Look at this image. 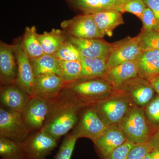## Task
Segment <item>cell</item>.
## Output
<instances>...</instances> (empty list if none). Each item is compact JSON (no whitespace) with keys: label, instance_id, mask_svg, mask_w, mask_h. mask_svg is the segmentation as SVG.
<instances>
[{"label":"cell","instance_id":"74e56055","mask_svg":"<svg viewBox=\"0 0 159 159\" xmlns=\"http://www.w3.org/2000/svg\"><path fill=\"white\" fill-rule=\"evenodd\" d=\"M149 82L153 87L157 94L159 95V76L151 80Z\"/></svg>","mask_w":159,"mask_h":159},{"label":"cell","instance_id":"5b68a950","mask_svg":"<svg viewBox=\"0 0 159 159\" xmlns=\"http://www.w3.org/2000/svg\"><path fill=\"white\" fill-rule=\"evenodd\" d=\"M133 104L125 97L113 93L92 105L102 122L108 126L118 124Z\"/></svg>","mask_w":159,"mask_h":159},{"label":"cell","instance_id":"8d00e7d4","mask_svg":"<svg viewBox=\"0 0 159 159\" xmlns=\"http://www.w3.org/2000/svg\"><path fill=\"white\" fill-rule=\"evenodd\" d=\"M152 150H159V128L157 129L148 141Z\"/></svg>","mask_w":159,"mask_h":159},{"label":"cell","instance_id":"5bb4252c","mask_svg":"<svg viewBox=\"0 0 159 159\" xmlns=\"http://www.w3.org/2000/svg\"><path fill=\"white\" fill-rule=\"evenodd\" d=\"M67 40L77 47L82 57L88 58L108 59L113 46L102 38L80 39L67 34Z\"/></svg>","mask_w":159,"mask_h":159},{"label":"cell","instance_id":"4dcf8cb0","mask_svg":"<svg viewBox=\"0 0 159 159\" xmlns=\"http://www.w3.org/2000/svg\"><path fill=\"white\" fill-rule=\"evenodd\" d=\"M144 111L149 121L157 129L159 128V95L157 94L144 107Z\"/></svg>","mask_w":159,"mask_h":159},{"label":"cell","instance_id":"4316f807","mask_svg":"<svg viewBox=\"0 0 159 159\" xmlns=\"http://www.w3.org/2000/svg\"><path fill=\"white\" fill-rule=\"evenodd\" d=\"M58 60L61 77L66 83L75 82L81 79L82 66L80 61Z\"/></svg>","mask_w":159,"mask_h":159},{"label":"cell","instance_id":"30bf717a","mask_svg":"<svg viewBox=\"0 0 159 159\" xmlns=\"http://www.w3.org/2000/svg\"><path fill=\"white\" fill-rule=\"evenodd\" d=\"M143 51L139 34L135 37H128L116 42L113 43L107 59V68H110L122 63L136 60Z\"/></svg>","mask_w":159,"mask_h":159},{"label":"cell","instance_id":"1f68e13d","mask_svg":"<svg viewBox=\"0 0 159 159\" xmlns=\"http://www.w3.org/2000/svg\"><path fill=\"white\" fill-rule=\"evenodd\" d=\"M146 7L143 0H127L122 6L121 12H129L141 20Z\"/></svg>","mask_w":159,"mask_h":159},{"label":"cell","instance_id":"d4e9b609","mask_svg":"<svg viewBox=\"0 0 159 159\" xmlns=\"http://www.w3.org/2000/svg\"><path fill=\"white\" fill-rule=\"evenodd\" d=\"M35 26L27 27L21 38L24 50L30 59H34L44 54L39 40Z\"/></svg>","mask_w":159,"mask_h":159},{"label":"cell","instance_id":"9a60e30c","mask_svg":"<svg viewBox=\"0 0 159 159\" xmlns=\"http://www.w3.org/2000/svg\"><path fill=\"white\" fill-rule=\"evenodd\" d=\"M17 64L13 44L0 42V83L1 86L15 83Z\"/></svg>","mask_w":159,"mask_h":159},{"label":"cell","instance_id":"603a6c76","mask_svg":"<svg viewBox=\"0 0 159 159\" xmlns=\"http://www.w3.org/2000/svg\"><path fill=\"white\" fill-rule=\"evenodd\" d=\"M107 59L82 57L80 60L82 66L80 80L102 78L108 69Z\"/></svg>","mask_w":159,"mask_h":159},{"label":"cell","instance_id":"44dd1931","mask_svg":"<svg viewBox=\"0 0 159 159\" xmlns=\"http://www.w3.org/2000/svg\"><path fill=\"white\" fill-rule=\"evenodd\" d=\"M122 13L118 10H104L92 14L99 31L103 36L111 37L114 29L124 24Z\"/></svg>","mask_w":159,"mask_h":159},{"label":"cell","instance_id":"7a4b0ae2","mask_svg":"<svg viewBox=\"0 0 159 159\" xmlns=\"http://www.w3.org/2000/svg\"><path fill=\"white\" fill-rule=\"evenodd\" d=\"M117 124L127 141L134 144L148 142L157 129L148 121L144 109L134 104Z\"/></svg>","mask_w":159,"mask_h":159},{"label":"cell","instance_id":"e575fe53","mask_svg":"<svg viewBox=\"0 0 159 159\" xmlns=\"http://www.w3.org/2000/svg\"><path fill=\"white\" fill-rule=\"evenodd\" d=\"M134 144L128 141H126L114 151L106 159H127L129 152Z\"/></svg>","mask_w":159,"mask_h":159},{"label":"cell","instance_id":"7c38bea8","mask_svg":"<svg viewBox=\"0 0 159 159\" xmlns=\"http://www.w3.org/2000/svg\"><path fill=\"white\" fill-rule=\"evenodd\" d=\"M57 142L42 130L31 134L22 143L25 159H47L57 147Z\"/></svg>","mask_w":159,"mask_h":159},{"label":"cell","instance_id":"6da1fadb","mask_svg":"<svg viewBox=\"0 0 159 159\" xmlns=\"http://www.w3.org/2000/svg\"><path fill=\"white\" fill-rule=\"evenodd\" d=\"M88 106L79 102L63 89L53 99V104L41 130L58 141L75 127L80 111Z\"/></svg>","mask_w":159,"mask_h":159},{"label":"cell","instance_id":"484cf974","mask_svg":"<svg viewBox=\"0 0 159 159\" xmlns=\"http://www.w3.org/2000/svg\"><path fill=\"white\" fill-rule=\"evenodd\" d=\"M0 157L2 159H25L23 143L0 136Z\"/></svg>","mask_w":159,"mask_h":159},{"label":"cell","instance_id":"cb8c5ba5","mask_svg":"<svg viewBox=\"0 0 159 159\" xmlns=\"http://www.w3.org/2000/svg\"><path fill=\"white\" fill-rule=\"evenodd\" d=\"M30 59L35 76L54 74L61 77L59 60L54 55L44 54L37 58Z\"/></svg>","mask_w":159,"mask_h":159},{"label":"cell","instance_id":"83f0119b","mask_svg":"<svg viewBox=\"0 0 159 159\" xmlns=\"http://www.w3.org/2000/svg\"><path fill=\"white\" fill-rule=\"evenodd\" d=\"M54 55L60 60L65 61H80L82 57L77 47L68 40L63 43Z\"/></svg>","mask_w":159,"mask_h":159},{"label":"cell","instance_id":"2e32d148","mask_svg":"<svg viewBox=\"0 0 159 159\" xmlns=\"http://www.w3.org/2000/svg\"><path fill=\"white\" fill-rule=\"evenodd\" d=\"M69 7L80 14L92 15L104 10H118L127 0H65Z\"/></svg>","mask_w":159,"mask_h":159},{"label":"cell","instance_id":"8fae6325","mask_svg":"<svg viewBox=\"0 0 159 159\" xmlns=\"http://www.w3.org/2000/svg\"><path fill=\"white\" fill-rule=\"evenodd\" d=\"M53 99H46L32 97L22 112L23 119L31 134L42 129Z\"/></svg>","mask_w":159,"mask_h":159},{"label":"cell","instance_id":"7402d4cb","mask_svg":"<svg viewBox=\"0 0 159 159\" xmlns=\"http://www.w3.org/2000/svg\"><path fill=\"white\" fill-rule=\"evenodd\" d=\"M39 40L44 54L54 55L60 46L67 40V34L62 30L53 29L38 34Z\"/></svg>","mask_w":159,"mask_h":159},{"label":"cell","instance_id":"ac0fdd59","mask_svg":"<svg viewBox=\"0 0 159 159\" xmlns=\"http://www.w3.org/2000/svg\"><path fill=\"white\" fill-rule=\"evenodd\" d=\"M66 84L60 76L56 74L36 76L34 97L46 99H54L61 93Z\"/></svg>","mask_w":159,"mask_h":159},{"label":"cell","instance_id":"d6986e66","mask_svg":"<svg viewBox=\"0 0 159 159\" xmlns=\"http://www.w3.org/2000/svg\"><path fill=\"white\" fill-rule=\"evenodd\" d=\"M139 76L136 60L122 63L107 69L101 78L117 87L129 80Z\"/></svg>","mask_w":159,"mask_h":159},{"label":"cell","instance_id":"9c48e42d","mask_svg":"<svg viewBox=\"0 0 159 159\" xmlns=\"http://www.w3.org/2000/svg\"><path fill=\"white\" fill-rule=\"evenodd\" d=\"M61 27L66 34L80 39L103 38L92 15L80 14L70 19L65 20Z\"/></svg>","mask_w":159,"mask_h":159},{"label":"cell","instance_id":"836d02e7","mask_svg":"<svg viewBox=\"0 0 159 159\" xmlns=\"http://www.w3.org/2000/svg\"><path fill=\"white\" fill-rule=\"evenodd\" d=\"M152 150L148 142L134 144L129 152L127 159H144Z\"/></svg>","mask_w":159,"mask_h":159},{"label":"cell","instance_id":"f1b7e54d","mask_svg":"<svg viewBox=\"0 0 159 159\" xmlns=\"http://www.w3.org/2000/svg\"><path fill=\"white\" fill-rule=\"evenodd\" d=\"M78 138L72 132L63 140L54 159H71Z\"/></svg>","mask_w":159,"mask_h":159},{"label":"cell","instance_id":"52a82bcc","mask_svg":"<svg viewBox=\"0 0 159 159\" xmlns=\"http://www.w3.org/2000/svg\"><path fill=\"white\" fill-rule=\"evenodd\" d=\"M107 127L93 105H89L80 111L78 122L71 132L78 139L87 138L94 142Z\"/></svg>","mask_w":159,"mask_h":159},{"label":"cell","instance_id":"277c9868","mask_svg":"<svg viewBox=\"0 0 159 159\" xmlns=\"http://www.w3.org/2000/svg\"><path fill=\"white\" fill-rule=\"evenodd\" d=\"M155 91L148 80L138 76L115 88L114 93L128 99L133 104L144 108L155 97Z\"/></svg>","mask_w":159,"mask_h":159},{"label":"cell","instance_id":"ab89813d","mask_svg":"<svg viewBox=\"0 0 159 159\" xmlns=\"http://www.w3.org/2000/svg\"><path fill=\"white\" fill-rule=\"evenodd\" d=\"M150 153L148 154V155L146 156L145 157V158H144V159H150Z\"/></svg>","mask_w":159,"mask_h":159},{"label":"cell","instance_id":"e0dca14e","mask_svg":"<svg viewBox=\"0 0 159 159\" xmlns=\"http://www.w3.org/2000/svg\"><path fill=\"white\" fill-rule=\"evenodd\" d=\"M31 97L16 83L1 86V106L10 110L22 113Z\"/></svg>","mask_w":159,"mask_h":159},{"label":"cell","instance_id":"ffe728a7","mask_svg":"<svg viewBox=\"0 0 159 159\" xmlns=\"http://www.w3.org/2000/svg\"><path fill=\"white\" fill-rule=\"evenodd\" d=\"M139 77L148 81L159 76V51H144L136 60Z\"/></svg>","mask_w":159,"mask_h":159},{"label":"cell","instance_id":"4fadbf2b","mask_svg":"<svg viewBox=\"0 0 159 159\" xmlns=\"http://www.w3.org/2000/svg\"><path fill=\"white\" fill-rule=\"evenodd\" d=\"M127 141L121 129L118 124H115L108 126L93 143L99 157L102 159H106Z\"/></svg>","mask_w":159,"mask_h":159},{"label":"cell","instance_id":"d590c367","mask_svg":"<svg viewBox=\"0 0 159 159\" xmlns=\"http://www.w3.org/2000/svg\"><path fill=\"white\" fill-rule=\"evenodd\" d=\"M146 7L153 12L159 20V0H143Z\"/></svg>","mask_w":159,"mask_h":159},{"label":"cell","instance_id":"8992f818","mask_svg":"<svg viewBox=\"0 0 159 159\" xmlns=\"http://www.w3.org/2000/svg\"><path fill=\"white\" fill-rule=\"evenodd\" d=\"M31 134L21 113L0 107V136L23 143Z\"/></svg>","mask_w":159,"mask_h":159},{"label":"cell","instance_id":"3957f363","mask_svg":"<svg viewBox=\"0 0 159 159\" xmlns=\"http://www.w3.org/2000/svg\"><path fill=\"white\" fill-rule=\"evenodd\" d=\"M64 89L79 102L92 105L111 96L115 88L106 80L97 78L80 80L67 83Z\"/></svg>","mask_w":159,"mask_h":159},{"label":"cell","instance_id":"d6a6232c","mask_svg":"<svg viewBox=\"0 0 159 159\" xmlns=\"http://www.w3.org/2000/svg\"><path fill=\"white\" fill-rule=\"evenodd\" d=\"M141 21L143 25L141 30H152L159 32V20L148 7L145 9Z\"/></svg>","mask_w":159,"mask_h":159},{"label":"cell","instance_id":"ba28073f","mask_svg":"<svg viewBox=\"0 0 159 159\" xmlns=\"http://www.w3.org/2000/svg\"><path fill=\"white\" fill-rule=\"evenodd\" d=\"M13 44L17 64V75L15 83L30 97H34L36 76L30 58L23 48L21 38L15 40Z\"/></svg>","mask_w":159,"mask_h":159},{"label":"cell","instance_id":"f35d334b","mask_svg":"<svg viewBox=\"0 0 159 159\" xmlns=\"http://www.w3.org/2000/svg\"><path fill=\"white\" fill-rule=\"evenodd\" d=\"M151 159H159V150H152L150 153Z\"/></svg>","mask_w":159,"mask_h":159},{"label":"cell","instance_id":"f546056e","mask_svg":"<svg viewBox=\"0 0 159 159\" xmlns=\"http://www.w3.org/2000/svg\"><path fill=\"white\" fill-rule=\"evenodd\" d=\"M144 51L157 50L159 51V32L141 30L139 34Z\"/></svg>","mask_w":159,"mask_h":159}]
</instances>
